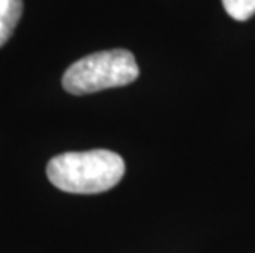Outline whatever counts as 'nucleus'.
Masks as SVG:
<instances>
[{
	"instance_id": "obj_2",
	"label": "nucleus",
	"mask_w": 255,
	"mask_h": 253,
	"mask_svg": "<svg viewBox=\"0 0 255 253\" xmlns=\"http://www.w3.org/2000/svg\"><path fill=\"white\" fill-rule=\"evenodd\" d=\"M140 69L128 50L92 53L73 63L63 74V87L73 95L122 87L138 78Z\"/></svg>"
},
{
	"instance_id": "obj_4",
	"label": "nucleus",
	"mask_w": 255,
	"mask_h": 253,
	"mask_svg": "<svg viewBox=\"0 0 255 253\" xmlns=\"http://www.w3.org/2000/svg\"><path fill=\"white\" fill-rule=\"evenodd\" d=\"M222 5L229 17L239 21H246L255 15V0H222Z\"/></svg>"
},
{
	"instance_id": "obj_3",
	"label": "nucleus",
	"mask_w": 255,
	"mask_h": 253,
	"mask_svg": "<svg viewBox=\"0 0 255 253\" xmlns=\"http://www.w3.org/2000/svg\"><path fill=\"white\" fill-rule=\"evenodd\" d=\"M23 13V0H0V48L13 35Z\"/></svg>"
},
{
	"instance_id": "obj_1",
	"label": "nucleus",
	"mask_w": 255,
	"mask_h": 253,
	"mask_svg": "<svg viewBox=\"0 0 255 253\" xmlns=\"http://www.w3.org/2000/svg\"><path fill=\"white\" fill-rule=\"evenodd\" d=\"M126 173L122 156L111 150L68 152L55 156L46 166L53 186L73 194H99L112 189Z\"/></svg>"
}]
</instances>
